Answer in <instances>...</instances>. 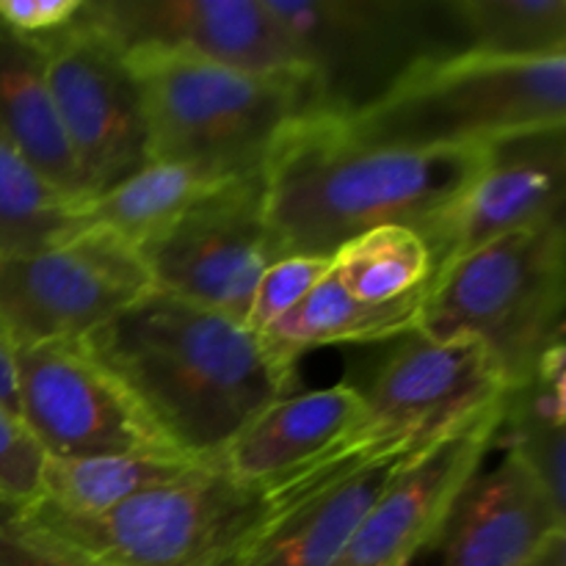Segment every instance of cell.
Instances as JSON below:
<instances>
[{"mask_svg": "<svg viewBox=\"0 0 566 566\" xmlns=\"http://www.w3.org/2000/svg\"><path fill=\"white\" fill-rule=\"evenodd\" d=\"M81 343L191 462H213L254 415L296 387L298 368L247 324L155 287Z\"/></svg>", "mask_w": 566, "mask_h": 566, "instance_id": "6da1fadb", "label": "cell"}, {"mask_svg": "<svg viewBox=\"0 0 566 566\" xmlns=\"http://www.w3.org/2000/svg\"><path fill=\"white\" fill-rule=\"evenodd\" d=\"M484 160L486 147H387L359 138L343 116L307 114L260 166L271 241L280 258H332L387 224L412 227L429 241Z\"/></svg>", "mask_w": 566, "mask_h": 566, "instance_id": "7a4b0ae2", "label": "cell"}, {"mask_svg": "<svg viewBox=\"0 0 566 566\" xmlns=\"http://www.w3.org/2000/svg\"><path fill=\"white\" fill-rule=\"evenodd\" d=\"M363 392L354 423L310 462L260 486L271 509L296 501L340 475L429 448L448 431L490 412L506 398V381L479 340L401 337Z\"/></svg>", "mask_w": 566, "mask_h": 566, "instance_id": "3957f363", "label": "cell"}, {"mask_svg": "<svg viewBox=\"0 0 566 566\" xmlns=\"http://www.w3.org/2000/svg\"><path fill=\"white\" fill-rule=\"evenodd\" d=\"M142 94L149 160L254 175L276 138L318 114L302 75H258L171 50H127Z\"/></svg>", "mask_w": 566, "mask_h": 566, "instance_id": "277c9868", "label": "cell"}, {"mask_svg": "<svg viewBox=\"0 0 566 566\" xmlns=\"http://www.w3.org/2000/svg\"><path fill=\"white\" fill-rule=\"evenodd\" d=\"M365 142L409 149L490 147L566 127V55L423 59L374 105L343 116Z\"/></svg>", "mask_w": 566, "mask_h": 566, "instance_id": "5b68a950", "label": "cell"}, {"mask_svg": "<svg viewBox=\"0 0 566 566\" xmlns=\"http://www.w3.org/2000/svg\"><path fill=\"white\" fill-rule=\"evenodd\" d=\"M566 221L528 227L453 260L426 287L418 332L479 340L506 390L525 385L564 340Z\"/></svg>", "mask_w": 566, "mask_h": 566, "instance_id": "8992f818", "label": "cell"}, {"mask_svg": "<svg viewBox=\"0 0 566 566\" xmlns=\"http://www.w3.org/2000/svg\"><path fill=\"white\" fill-rule=\"evenodd\" d=\"M17 509L33 528L97 566H227L271 514L260 486L210 462L94 517L42 501Z\"/></svg>", "mask_w": 566, "mask_h": 566, "instance_id": "52a82bcc", "label": "cell"}, {"mask_svg": "<svg viewBox=\"0 0 566 566\" xmlns=\"http://www.w3.org/2000/svg\"><path fill=\"white\" fill-rule=\"evenodd\" d=\"M291 42L318 114L374 105L418 61L453 55L440 0H265Z\"/></svg>", "mask_w": 566, "mask_h": 566, "instance_id": "ba28073f", "label": "cell"}, {"mask_svg": "<svg viewBox=\"0 0 566 566\" xmlns=\"http://www.w3.org/2000/svg\"><path fill=\"white\" fill-rule=\"evenodd\" d=\"M149 291L138 249L103 230L0 252V318L17 346L83 340Z\"/></svg>", "mask_w": 566, "mask_h": 566, "instance_id": "9c48e42d", "label": "cell"}, {"mask_svg": "<svg viewBox=\"0 0 566 566\" xmlns=\"http://www.w3.org/2000/svg\"><path fill=\"white\" fill-rule=\"evenodd\" d=\"M42 50L50 103L92 199L149 164L138 83L125 50L88 20L86 9Z\"/></svg>", "mask_w": 566, "mask_h": 566, "instance_id": "30bf717a", "label": "cell"}, {"mask_svg": "<svg viewBox=\"0 0 566 566\" xmlns=\"http://www.w3.org/2000/svg\"><path fill=\"white\" fill-rule=\"evenodd\" d=\"M22 429L50 459L180 457L81 340L17 346Z\"/></svg>", "mask_w": 566, "mask_h": 566, "instance_id": "8fae6325", "label": "cell"}, {"mask_svg": "<svg viewBox=\"0 0 566 566\" xmlns=\"http://www.w3.org/2000/svg\"><path fill=\"white\" fill-rule=\"evenodd\" d=\"M138 254L155 291L247 324L260 276L280 258L265 224L260 171L205 197Z\"/></svg>", "mask_w": 566, "mask_h": 566, "instance_id": "7c38bea8", "label": "cell"}, {"mask_svg": "<svg viewBox=\"0 0 566 566\" xmlns=\"http://www.w3.org/2000/svg\"><path fill=\"white\" fill-rule=\"evenodd\" d=\"M503 403L409 457L332 566H409L426 547H437L459 497L495 446Z\"/></svg>", "mask_w": 566, "mask_h": 566, "instance_id": "4fadbf2b", "label": "cell"}, {"mask_svg": "<svg viewBox=\"0 0 566 566\" xmlns=\"http://www.w3.org/2000/svg\"><path fill=\"white\" fill-rule=\"evenodd\" d=\"M122 50H171L258 75H302L265 0H86Z\"/></svg>", "mask_w": 566, "mask_h": 566, "instance_id": "5bb4252c", "label": "cell"}, {"mask_svg": "<svg viewBox=\"0 0 566 566\" xmlns=\"http://www.w3.org/2000/svg\"><path fill=\"white\" fill-rule=\"evenodd\" d=\"M564 199L566 127L490 144L479 177L431 232L434 276L495 238L564 221Z\"/></svg>", "mask_w": 566, "mask_h": 566, "instance_id": "9a60e30c", "label": "cell"}, {"mask_svg": "<svg viewBox=\"0 0 566 566\" xmlns=\"http://www.w3.org/2000/svg\"><path fill=\"white\" fill-rule=\"evenodd\" d=\"M566 514L512 457L479 473L459 497L440 547L442 566H528Z\"/></svg>", "mask_w": 566, "mask_h": 566, "instance_id": "2e32d148", "label": "cell"}, {"mask_svg": "<svg viewBox=\"0 0 566 566\" xmlns=\"http://www.w3.org/2000/svg\"><path fill=\"white\" fill-rule=\"evenodd\" d=\"M407 459L354 470L271 509L269 520L227 566H332Z\"/></svg>", "mask_w": 566, "mask_h": 566, "instance_id": "e0dca14e", "label": "cell"}, {"mask_svg": "<svg viewBox=\"0 0 566 566\" xmlns=\"http://www.w3.org/2000/svg\"><path fill=\"white\" fill-rule=\"evenodd\" d=\"M359 407L363 392L346 381L276 398L210 464L243 484L269 486L332 446L354 423Z\"/></svg>", "mask_w": 566, "mask_h": 566, "instance_id": "ac0fdd59", "label": "cell"}, {"mask_svg": "<svg viewBox=\"0 0 566 566\" xmlns=\"http://www.w3.org/2000/svg\"><path fill=\"white\" fill-rule=\"evenodd\" d=\"M426 287L398 302H363L337 282L329 265L326 276L307 293V298L260 332V337L274 357L293 368H298L304 354L321 346L401 340L418 332Z\"/></svg>", "mask_w": 566, "mask_h": 566, "instance_id": "d6986e66", "label": "cell"}, {"mask_svg": "<svg viewBox=\"0 0 566 566\" xmlns=\"http://www.w3.org/2000/svg\"><path fill=\"white\" fill-rule=\"evenodd\" d=\"M0 133L53 188L88 202L44 77V50L0 25Z\"/></svg>", "mask_w": 566, "mask_h": 566, "instance_id": "ffe728a7", "label": "cell"}, {"mask_svg": "<svg viewBox=\"0 0 566 566\" xmlns=\"http://www.w3.org/2000/svg\"><path fill=\"white\" fill-rule=\"evenodd\" d=\"M238 177H221L188 164L149 160L144 169L97 193L81 208V230H103L130 247L169 230L197 202Z\"/></svg>", "mask_w": 566, "mask_h": 566, "instance_id": "44dd1931", "label": "cell"}, {"mask_svg": "<svg viewBox=\"0 0 566 566\" xmlns=\"http://www.w3.org/2000/svg\"><path fill=\"white\" fill-rule=\"evenodd\" d=\"M440 14L451 53L566 55V0H440Z\"/></svg>", "mask_w": 566, "mask_h": 566, "instance_id": "7402d4cb", "label": "cell"}, {"mask_svg": "<svg viewBox=\"0 0 566 566\" xmlns=\"http://www.w3.org/2000/svg\"><path fill=\"white\" fill-rule=\"evenodd\" d=\"M197 464L186 457L158 453H111L86 459L44 457L36 501L77 517H94L177 481Z\"/></svg>", "mask_w": 566, "mask_h": 566, "instance_id": "603a6c76", "label": "cell"}, {"mask_svg": "<svg viewBox=\"0 0 566 566\" xmlns=\"http://www.w3.org/2000/svg\"><path fill=\"white\" fill-rule=\"evenodd\" d=\"M332 274L363 302H398L429 285L434 252L412 227H376L332 254Z\"/></svg>", "mask_w": 566, "mask_h": 566, "instance_id": "cb8c5ba5", "label": "cell"}, {"mask_svg": "<svg viewBox=\"0 0 566 566\" xmlns=\"http://www.w3.org/2000/svg\"><path fill=\"white\" fill-rule=\"evenodd\" d=\"M81 208L50 186L0 133V252H28L81 230Z\"/></svg>", "mask_w": 566, "mask_h": 566, "instance_id": "d4e9b609", "label": "cell"}, {"mask_svg": "<svg viewBox=\"0 0 566 566\" xmlns=\"http://www.w3.org/2000/svg\"><path fill=\"white\" fill-rule=\"evenodd\" d=\"M329 265L332 258H315V254H285V258H276L258 282V291H254L252 307H249L247 315L249 329L260 335L271 324H276L282 315L291 313L324 280Z\"/></svg>", "mask_w": 566, "mask_h": 566, "instance_id": "484cf974", "label": "cell"}, {"mask_svg": "<svg viewBox=\"0 0 566 566\" xmlns=\"http://www.w3.org/2000/svg\"><path fill=\"white\" fill-rule=\"evenodd\" d=\"M44 453L22 423L0 409V501L28 506L39 497Z\"/></svg>", "mask_w": 566, "mask_h": 566, "instance_id": "4316f807", "label": "cell"}, {"mask_svg": "<svg viewBox=\"0 0 566 566\" xmlns=\"http://www.w3.org/2000/svg\"><path fill=\"white\" fill-rule=\"evenodd\" d=\"M0 566H97L33 528L14 503L0 501Z\"/></svg>", "mask_w": 566, "mask_h": 566, "instance_id": "83f0119b", "label": "cell"}, {"mask_svg": "<svg viewBox=\"0 0 566 566\" xmlns=\"http://www.w3.org/2000/svg\"><path fill=\"white\" fill-rule=\"evenodd\" d=\"M86 0H0V25L33 44H48L81 20Z\"/></svg>", "mask_w": 566, "mask_h": 566, "instance_id": "f1b7e54d", "label": "cell"}, {"mask_svg": "<svg viewBox=\"0 0 566 566\" xmlns=\"http://www.w3.org/2000/svg\"><path fill=\"white\" fill-rule=\"evenodd\" d=\"M0 409L20 420L17 407V340L0 318Z\"/></svg>", "mask_w": 566, "mask_h": 566, "instance_id": "f546056e", "label": "cell"}, {"mask_svg": "<svg viewBox=\"0 0 566 566\" xmlns=\"http://www.w3.org/2000/svg\"><path fill=\"white\" fill-rule=\"evenodd\" d=\"M409 566H412V564H409Z\"/></svg>", "mask_w": 566, "mask_h": 566, "instance_id": "4dcf8cb0", "label": "cell"}]
</instances>
